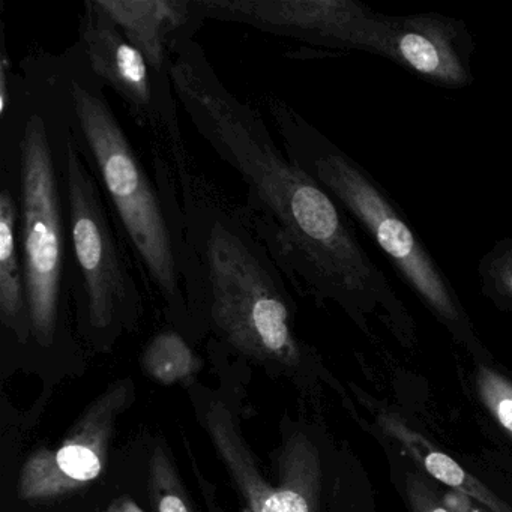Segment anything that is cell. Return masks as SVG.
Returning a JSON list of instances; mask_svg holds the SVG:
<instances>
[{
	"mask_svg": "<svg viewBox=\"0 0 512 512\" xmlns=\"http://www.w3.org/2000/svg\"><path fill=\"white\" fill-rule=\"evenodd\" d=\"M170 77L194 130L244 184L248 218L289 283L353 314L400 310L347 212L290 160L260 110L227 88L194 38L176 43Z\"/></svg>",
	"mask_w": 512,
	"mask_h": 512,
	"instance_id": "6da1fadb",
	"label": "cell"
},
{
	"mask_svg": "<svg viewBox=\"0 0 512 512\" xmlns=\"http://www.w3.org/2000/svg\"><path fill=\"white\" fill-rule=\"evenodd\" d=\"M59 56L77 145L109 200L142 280L170 319L208 320L205 284L191 247L172 169L149 152L146 166L79 44Z\"/></svg>",
	"mask_w": 512,
	"mask_h": 512,
	"instance_id": "7a4b0ae2",
	"label": "cell"
},
{
	"mask_svg": "<svg viewBox=\"0 0 512 512\" xmlns=\"http://www.w3.org/2000/svg\"><path fill=\"white\" fill-rule=\"evenodd\" d=\"M172 169L191 247L205 284L208 322L242 355L298 367L289 280L257 235L244 205L203 172L187 142L149 149Z\"/></svg>",
	"mask_w": 512,
	"mask_h": 512,
	"instance_id": "3957f363",
	"label": "cell"
},
{
	"mask_svg": "<svg viewBox=\"0 0 512 512\" xmlns=\"http://www.w3.org/2000/svg\"><path fill=\"white\" fill-rule=\"evenodd\" d=\"M260 101L290 160L361 224L431 313L446 325L464 326L466 314L451 281L382 185L283 98L266 94Z\"/></svg>",
	"mask_w": 512,
	"mask_h": 512,
	"instance_id": "277c9868",
	"label": "cell"
},
{
	"mask_svg": "<svg viewBox=\"0 0 512 512\" xmlns=\"http://www.w3.org/2000/svg\"><path fill=\"white\" fill-rule=\"evenodd\" d=\"M67 185L73 301L92 335L112 337L142 314V275L100 182L80 152L73 125Z\"/></svg>",
	"mask_w": 512,
	"mask_h": 512,
	"instance_id": "5b68a950",
	"label": "cell"
},
{
	"mask_svg": "<svg viewBox=\"0 0 512 512\" xmlns=\"http://www.w3.org/2000/svg\"><path fill=\"white\" fill-rule=\"evenodd\" d=\"M86 64L104 88L115 92L148 148L185 140L172 77L154 73L143 53L107 16L98 0H85L77 40Z\"/></svg>",
	"mask_w": 512,
	"mask_h": 512,
	"instance_id": "8992f818",
	"label": "cell"
},
{
	"mask_svg": "<svg viewBox=\"0 0 512 512\" xmlns=\"http://www.w3.org/2000/svg\"><path fill=\"white\" fill-rule=\"evenodd\" d=\"M205 427L250 512H319L322 463L307 434L298 431L284 440L278 455L280 484L272 485L257 467L232 412L220 401L206 409Z\"/></svg>",
	"mask_w": 512,
	"mask_h": 512,
	"instance_id": "52a82bcc",
	"label": "cell"
},
{
	"mask_svg": "<svg viewBox=\"0 0 512 512\" xmlns=\"http://www.w3.org/2000/svg\"><path fill=\"white\" fill-rule=\"evenodd\" d=\"M356 52L382 56L443 88H466L473 82L475 41L463 22L443 14L373 11L359 32Z\"/></svg>",
	"mask_w": 512,
	"mask_h": 512,
	"instance_id": "ba28073f",
	"label": "cell"
},
{
	"mask_svg": "<svg viewBox=\"0 0 512 512\" xmlns=\"http://www.w3.org/2000/svg\"><path fill=\"white\" fill-rule=\"evenodd\" d=\"M133 400L131 380L113 383L92 401L58 448H40L29 455L20 470V499L52 502L100 478L109 458L116 421Z\"/></svg>",
	"mask_w": 512,
	"mask_h": 512,
	"instance_id": "9c48e42d",
	"label": "cell"
},
{
	"mask_svg": "<svg viewBox=\"0 0 512 512\" xmlns=\"http://www.w3.org/2000/svg\"><path fill=\"white\" fill-rule=\"evenodd\" d=\"M205 22L250 26L311 46L355 52L362 23L373 13L358 0H193Z\"/></svg>",
	"mask_w": 512,
	"mask_h": 512,
	"instance_id": "30bf717a",
	"label": "cell"
},
{
	"mask_svg": "<svg viewBox=\"0 0 512 512\" xmlns=\"http://www.w3.org/2000/svg\"><path fill=\"white\" fill-rule=\"evenodd\" d=\"M107 16L143 53L155 74L170 77L173 49L205 25L193 0H98Z\"/></svg>",
	"mask_w": 512,
	"mask_h": 512,
	"instance_id": "8fae6325",
	"label": "cell"
},
{
	"mask_svg": "<svg viewBox=\"0 0 512 512\" xmlns=\"http://www.w3.org/2000/svg\"><path fill=\"white\" fill-rule=\"evenodd\" d=\"M0 325L20 344L32 338L13 176L0 169Z\"/></svg>",
	"mask_w": 512,
	"mask_h": 512,
	"instance_id": "7c38bea8",
	"label": "cell"
},
{
	"mask_svg": "<svg viewBox=\"0 0 512 512\" xmlns=\"http://www.w3.org/2000/svg\"><path fill=\"white\" fill-rule=\"evenodd\" d=\"M380 425L386 434L401 443L415 461H418L419 466L437 481L448 485L451 490L466 494L490 511L512 512V508L502 502L496 494L491 493L490 488L485 487L478 478L466 472L454 458L437 449L418 431L412 430L398 416L386 413L380 416Z\"/></svg>",
	"mask_w": 512,
	"mask_h": 512,
	"instance_id": "4fadbf2b",
	"label": "cell"
},
{
	"mask_svg": "<svg viewBox=\"0 0 512 512\" xmlns=\"http://www.w3.org/2000/svg\"><path fill=\"white\" fill-rule=\"evenodd\" d=\"M143 370L163 385L190 379L199 370V359L181 332L175 329L158 332L142 356Z\"/></svg>",
	"mask_w": 512,
	"mask_h": 512,
	"instance_id": "5bb4252c",
	"label": "cell"
},
{
	"mask_svg": "<svg viewBox=\"0 0 512 512\" xmlns=\"http://www.w3.org/2000/svg\"><path fill=\"white\" fill-rule=\"evenodd\" d=\"M149 490L155 512H193L178 472L163 446H157L149 461Z\"/></svg>",
	"mask_w": 512,
	"mask_h": 512,
	"instance_id": "9a60e30c",
	"label": "cell"
},
{
	"mask_svg": "<svg viewBox=\"0 0 512 512\" xmlns=\"http://www.w3.org/2000/svg\"><path fill=\"white\" fill-rule=\"evenodd\" d=\"M482 292L500 307L512 308V238L497 241L478 265Z\"/></svg>",
	"mask_w": 512,
	"mask_h": 512,
	"instance_id": "2e32d148",
	"label": "cell"
},
{
	"mask_svg": "<svg viewBox=\"0 0 512 512\" xmlns=\"http://www.w3.org/2000/svg\"><path fill=\"white\" fill-rule=\"evenodd\" d=\"M476 388L488 412L512 439V382L503 374L481 367L476 374Z\"/></svg>",
	"mask_w": 512,
	"mask_h": 512,
	"instance_id": "e0dca14e",
	"label": "cell"
},
{
	"mask_svg": "<svg viewBox=\"0 0 512 512\" xmlns=\"http://www.w3.org/2000/svg\"><path fill=\"white\" fill-rule=\"evenodd\" d=\"M407 497L413 512H451L442 499L422 479L409 475L406 479Z\"/></svg>",
	"mask_w": 512,
	"mask_h": 512,
	"instance_id": "ac0fdd59",
	"label": "cell"
},
{
	"mask_svg": "<svg viewBox=\"0 0 512 512\" xmlns=\"http://www.w3.org/2000/svg\"><path fill=\"white\" fill-rule=\"evenodd\" d=\"M442 500L451 512H487L481 506L476 505L473 499L460 493V491H448Z\"/></svg>",
	"mask_w": 512,
	"mask_h": 512,
	"instance_id": "d6986e66",
	"label": "cell"
},
{
	"mask_svg": "<svg viewBox=\"0 0 512 512\" xmlns=\"http://www.w3.org/2000/svg\"><path fill=\"white\" fill-rule=\"evenodd\" d=\"M106 512H145L139 505H137L134 500H131L130 497H119L116 499L109 508L106 509Z\"/></svg>",
	"mask_w": 512,
	"mask_h": 512,
	"instance_id": "ffe728a7",
	"label": "cell"
}]
</instances>
